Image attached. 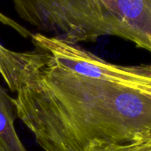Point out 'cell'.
Returning a JSON list of instances; mask_svg holds the SVG:
<instances>
[{
	"label": "cell",
	"mask_w": 151,
	"mask_h": 151,
	"mask_svg": "<svg viewBox=\"0 0 151 151\" xmlns=\"http://www.w3.org/2000/svg\"><path fill=\"white\" fill-rule=\"evenodd\" d=\"M0 23L8 26L25 38L32 37V33L28 29L1 12H0ZM29 54V51L22 52H15L0 44V76L12 93H15L18 88L21 72L28 60Z\"/></svg>",
	"instance_id": "cell-3"
},
{
	"label": "cell",
	"mask_w": 151,
	"mask_h": 151,
	"mask_svg": "<svg viewBox=\"0 0 151 151\" xmlns=\"http://www.w3.org/2000/svg\"><path fill=\"white\" fill-rule=\"evenodd\" d=\"M0 148L2 151H28L14 126L11 96L0 85Z\"/></svg>",
	"instance_id": "cell-4"
},
{
	"label": "cell",
	"mask_w": 151,
	"mask_h": 151,
	"mask_svg": "<svg viewBox=\"0 0 151 151\" xmlns=\"http://www.w3.org/2000/svg\"><path fill=\"white\" fill-rule=\"evenodd\" d=\"M86 151H151V139L124 144L94 142Z\"/></svg>",
	"instance_id": "cell-6"
},
{
	"label": "cell",
	"mask_w": 151,
	"mask_h": 151,
	"mask_svg": "<svg viewBox=\"0 0 151 151\" xmlns=\"http://www.w3.org/2000/svg\"><path fill=\"white\" fill-rule=\"evenodd\" d=\"M47 31L69 42H93L102 35V0H34Z\"/></svg>",
	"instance_id": "cell-2"
},
{
	"label": "cell",
	"mask_w": 151,
	"mask_h": 151,
	"mask_svg": "<svg viewBox=\"0 0 151 151\" xmlns=\"http://www.w3.org/2000/svg\"><path fill=\"white\" fill-rule=\"evenodd\" d=\"M0 151H2V150H1V148H0Z\"/></svg>",
	"instance_id": "cell-7"
},
{
	"label": "cell",
	"mask_w": 151,
	"mask_h": 151,
	"mask_svg": "<svg viewBox=\"0 0 151 151\" xmlns=\"http://www.w3.org/2000/svg\"><path fill=\"white\" fill-rule=\"evenodd\" d=\"M15 93L14 110L44 151L151 139V99L63 69L37 48L29 51Z\"/></svg>",
	"instance_id": "cell-1"
},
{
	"label": "cell",
	"mask_w": 151,
	"mask_h": 151,
	"mask_svg": "<svg viewBox=\"0 0 151 151\" xmlns=\"http://www.w3.org/2000/svg\"><path fill=\"white\" fill-rule=\"evenodd\" d=\"M18 15L25 22L41 30H45L43 16L37 9L34 0H12Z\"/></svg>",
	"instance_id": "cell-5"
}]
</instances>
